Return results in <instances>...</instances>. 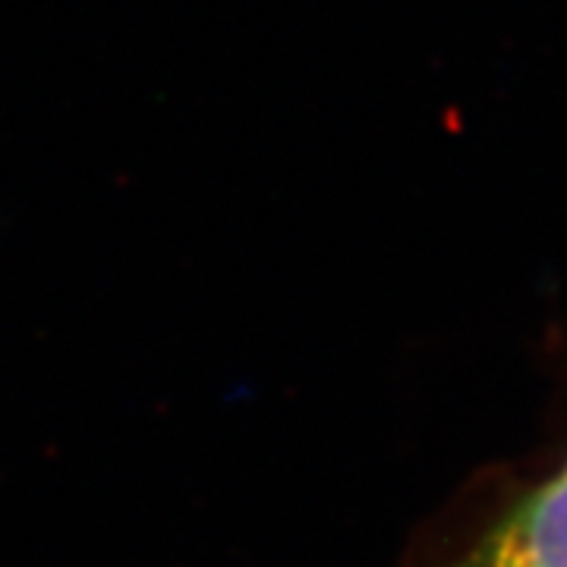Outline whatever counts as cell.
Masks as SVG:
<instances>
[{
  "label": "cell",
  "mask_w": 567,
  "mask_h": 567,
  "mask_svg": "<svg viewBox=\"0 0 567 567\" xmlns=\"http://www.w3.org/2000/svg\"><path fill=\"white\" fill-rule=\"evenodd\" d=\"M439 567H567V464Z\"/></svg>",
  "instance_id": "obj_1"
}]
</instances>
